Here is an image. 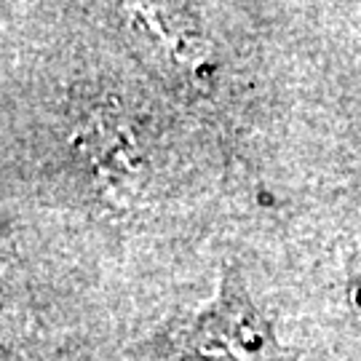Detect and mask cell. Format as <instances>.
I'll return each instance as SVG.
<instances>
[{
	"mask_svg": "<svg viewBox=\"0 0 361 361\" xmlns=\"http://www.w3.org/2000/svg\"><path fill=\"white\" fill-rule=\"evenodd\" d=\"M201 345L225 348L238 361H281L271 326L257 316L244 292L233 284H222L219 300L195 324Z\"/></svg>",
	"mask_w": 361,
	"mask_h": 361,
	"instance_id": "obj_1",
	"label": "cell"
},
{
	"mask_svg": "<svg viewBox=\"0 0 361 361\" xmlns=\"http://www.w3.org/2000/svg\"><path fill=\"white\" fill-rule=\"evenodd\" d=\"M350 297L356 302V308L361 310V259L356 262V268L350 273Z\"/></svg>",
	"mask_w": 361,
	"mask_h": 361,
	"instance_id": "obj_2",
	"label": "cell"
}]
</instances>
